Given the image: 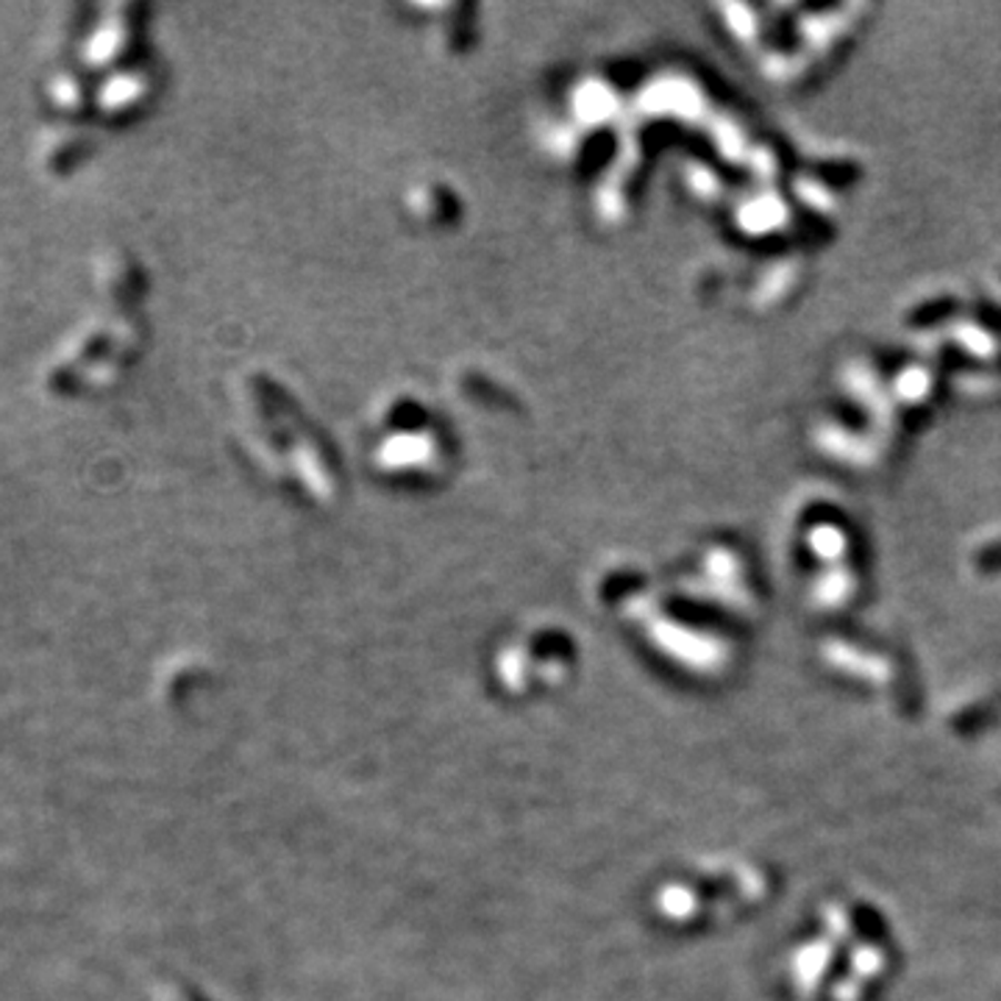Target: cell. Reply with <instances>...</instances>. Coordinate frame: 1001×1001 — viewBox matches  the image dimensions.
I'll return each instance as SVG.
<instances>
[{
    "mask_svg": "<svg viewBox=\"0 0 1001 1001\" xmlns=\"http://www.w3.org/2000/svg\"><path fill=\"white\" fill-rule=\"evenodd\" d=\"M87 151V140L81 136V131L68 129V125H57V129L42 131L40 140H37L34 156L40 164L42 173H68L75 168L81 156Z\"/></svg>",
    "mask_w": 1001,
    "mask_h": 1001,
    "instance_id": "1",
    "label": "cell"
},
{
    "mask_svg": "<svg viewBox=\"0 0 1001 1001\" xmlns=\"http://www.w3.org/2000/svg\"><path fill=\"white\" fill-rule=\"evenodd\" d=\"M51 101L57 103L59 109H64V112H75V109L87 101V90H81L79 75H75L73 70L59 73L57 79L51 81Z\"/></svg>",
    "mask_w": 1001,
    "mask_h": 1001,
    "instance_id": "2",
    "label": "cell"
}]
</instances>
